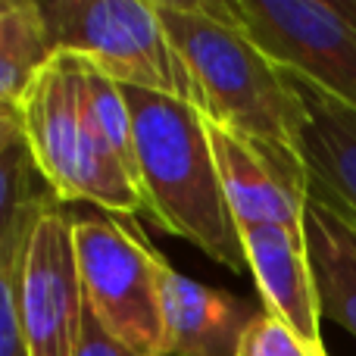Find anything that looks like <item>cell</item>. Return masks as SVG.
Returning <instances> with one entry per match:
<instances>
[{"instance_id":"1","label":"cell","mask_w":356,"mask_h":356,"mask_svg":"<svg viewBox=\"0 0 356 356\" xmlns=\"http://www.w3.org/2000/svg\"><path fill=\"white\" fill-rule=\"evenodd\" d=\"M125 100L135 116L144 216L219 266L244 272V244L216 169L207 116L184 100L141 88H125Z\"/></svg>"},{"instance_id":"2","label":"cell","mask_w":356,"mask_h":356,"mask_svg":"<svg viewBox=\"0 0 356 356\" xmlns=\"http://www.w3.org/2000/svg\"><path fill=\"white\" fill-rule=\"evenodd\" d=\"M203 97V116L253 141L294 150L307 110L294 79L263 54L222 0H154Z\"/></svg>"},{"instance_id":"3","label":"cell","mask_w":356,"mask_h":356,"mask_svg":"<svg viewBox=\"0 0 356 356\" xmlns=\"http://www.w3.org/2000/svg\"><path fill=\"white\" fill-rule=\"evenodd\" d=\"M0 116L16 122L38 175L60 203H91L125 219L144 209L138 184L88 119L79 56L56 54Z\"/></svg>"},{"instance_id":"4","label":"cell","mask_w":356,"mask_h":356,"mask_svg":"<svg viewBox=\"0 0 356 356\" xmlns=\"http://www.w3.org/2000/svg\"><path fill=\"white\" fill-rule=\"evenodd\" d=\"M56 54L91 63L122 88L166 94L203 113V97L154 0H41Z\"/></svg>"},{"instance_id":"5","label":"cell","mask_w":356,"mask_h":356,"mask_svg":"<svg viewBox=\"0 0 356 356\" xmlns=\"http://www.w3.org/2000/svg\"><path fill=\"white\" fill-rule=\"evenodd\" d=\"M0 282L16 297L29 356L81 353L88 307L75 257V216L63 203L0 228Z\"/></svg>"},{"instance_id":"6","label":"cell","mask_w":356,"mask_h":356,"mask_svg":"<svg viewBox=\"0 0 356 356\" xmlns=\"http://www.w3.org/2000/svg\"><path fill=\"white\" fill-rule=\"evenodd\" d=\"M154 250L135 225L104 216H75L85 307L119 347L135 356H172Z\"/></svg>"},{"instance_id":"7","label":"cell","mask_w":356,"mask_h":356,"mask_svg":"<svg viewBox=\"0 0 356 356\" xmlns=\"http://www.w3.org/2000/svg\"><path fill=\"white\" fill-rule=\"evenodd\" d=\"M275 66L356 110V0H222Z\"/></svg>"},{"instance_id":"8","label":"cell","mask_w":356,"mask_h":356,"mask_svg":"<svg viewBox=\"0 0 356 356\" xmlns=\"http://www.w3.org/2000/svg\"><path fill=\"white\" fill-rule=\"evenodd\" d=\"M207 135L238 232L250 225L303 228L309 175L294 150L253 141L209 119Z\"/></svg>"},{"instance_id":"9","label":"cell","mask_w":356,"mask_h":356,"mask_svg":"<svg viewBox=\"0 0 356 356\" xmlns=\"http://www.w3.org/2000/svg\"><path fill=\"white\" fill-rule=\"evenodd\" d=\"M247 269L263 297V309L282 319L307 344H322V307L307 247V228L250 225L241 228Z\"/></svg>"},{"instance_id":"10","label":"cell","mask_w":356,"mask_h":356,"mask_svg":"<svg viewBox=\"0 0 356 356\" xmlns=\"http://www.w3.org/2000/svg\"><path fill=\"white\" fill-rule=\"evenodd\" d=\"M154 266L172 356H238L241 338L259 309L234 294L191 282L160 250H154Z\"/></svg>"},{"instance_id":"11","label":"cell","mask_w":356,"mask_h":356,"mask_svg":"<svg viewBox=\"0 0 356 356\" xmlns=\"http://www.w3.org/2000/svg\"><path fill=\"white\" fill-rule=\"evenodd\" d=\"M291 79L307 110L297 156L307 166L309 197L356 225V110L297 75Z\"/></svg>"},{"instance_id":"12","label":"cell","mask_w":356,"mask_h":356,"mask_svg":"<svg viewBox=\"0 0 356 356\" xmlns=\"http://www.w3.org/2000/svg\"><path fill=\"white\" fill-rule=\"evenodd\" d=\"M303 228L319 288L322 319L338 322L356 338V225L309 197Z\"/></svg>"},{"instance_id":"13","label":"cell","mask_w":356,"mask_h":356,"mask_svg":"<svg viewBox=\"0 0 356 356\" xmlns=\"http://www.w3.org/2000/svg\"><path fill=\"white\" fill-rule=\"evenodd\" d=\"M56 56L41 0L0 3V110L19 104L25 88Z\"/></svg>"},{"instance_id":"14","label":"cell","mask_w":356,"mask_h":356,"mask_svg":"<svg viewBox=\"0 0 356 356\" xmlns=\"http://www.w3.org/2000/svg\"><path fill=\"white\" fill-rule=\"evenodd\" d=\"M81 91H85V110L91 125L110 144L116 160L122 163V169L138 184V191H141V181H138L135 116H131V106L125 100V88L119 81H113L110 75H104L100 69H94L91 63L81 60Z\"/></svg>"},{"instance_id":"15","label":"cell","mask_w":356,"mask_h":356,"mask_svg":"<svg viewBox=\"0 0 356 356\" xmlns=\"http://www.w3.org/2000/svg\"><path fill=\"white\" fill-rule=\"evenodd\" d=\"M238 356H328V353H325V347L307 344L282 319L259 309L253 316V322L247 325L244 338H241Z\"/></svg>"},{"instance_id":"16","label":"cell","mask_w":356,"mask_h":356,"mask_svg":"<svg viewBox=\"0 0 356 356\" xmlns=\"http://www.w3.org/2000/svg\"><path fill=\"white\" fill-rule=\"evenodd\" d=\"M0 356H29L16 313V297L6 282H0Z\"/></svg>"},{"instance_id":"17","label":"cell","mask_w":356,"mask_h":356,"mask_svg":"<svg viewBox=\"0 0 356 356\" xmlns=\"http://www.w3.org/2000/svg\"><path fill=\"white\" fill-rule=\"evenodd\" d=\"M79 356H135L125 347H119L104 328L94 322V316H85V338H81V353Z\"/></svg>"}]
</instances>
